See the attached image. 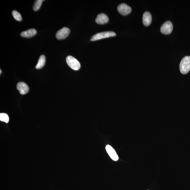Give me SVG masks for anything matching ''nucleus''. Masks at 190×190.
<instances>
[{"instance_id": "obj_3", "label": "nucleus", "mask_w": 190, "mask_h": 190, "mask_svg": "<svg viewBox=\"0 0 190 190\" xmlns=\"http://www.w3.org/2000/svg\"><path fill=\"white\" fill-rule=\"evenodd\" d=\"M66 62L69 67L73 70L77 71L81 68V64L77 59L71 56H69L66 59Z\"/></svg>"}, {"instance_id": "obj_14", "label": "nucleus", "mask_w": 190, "mask_h": 190, "mask_svg": "<svg viewBox=\"0 0 190 190\" xmlns=\"http://www.w3.org/2000/svg\"><path fill=\"white\" fill-rule=\"evenodd\" d=\"M12 15H13L14 18L15 20L18 21H20L22 20V17L20 14L16 10H13L12 12Z\"/></svg>"}, {"instance_id": "obj_9", "label": "nucleus", "mask_w": 190, "mask_h": 190, "mask_svg": "<svg viewBox=\"0 0 190 190\" xmlns=\"http://www.w3.org/2000/svg\"><path fill=\"white\" fill-rule=\"evenodd\" d=\"M109 17L105 14L101 13L97 16L95 19V22L97 23L104 24L107 23L109 22Z\"/></svg>"}, {"instance_id": "obj_6", "label": "nucleus", "mask_w": 190, "mask_h": 190, "mask_svg": "<svg viewBox=\"0 0 190 190\" xmlns=\"http://www.w3.org/2000/svg\"><path fill=\"white\" fill-rule=\"evenodd\" d=\"M117 10L119 13L123 15H127L130 13L132 8L130 6L125 3H122L118 6Z\"/></svg>"}, {"instance_id": "obj_10", "label": "nucleus", "mask_w": 190, "mask_h": 190, "mask_svg": "<svg viewBox=\"0 0 190 190\" xmlns=\"http://www.w3.org/2000/svg\"><path fill=\"white\" fill-rule=\"evenodd\" d=\"M152 16L149 12H145L143 16V23L144 25L148 26L151 24L152 22Z\"/></svg>"}, {"instance_id": "obj_13", "label": "nucleus", "mask_w": 190, "mask_h": 190, "mask_svg": "<svg viewBox=\"0 0 190 190\" xmlns=\"http://www.w3.org/2000/svg\"><path fill=\"white\" fill-rule=\"evenodd\" d=\"M43 1V0H37L35 1L33 8L34 11H37L40 9Z\"/></svg>"}, {"instance_id": "obj_7", "label": "nucleus", "mask_w": 190, "mask_h": 190, "mask_svg": "<svg viewBox=\"0 0 190 190\" xmlns=\"http://www.w3.org/2000/svg\"><path fill=\"white\" fill-rule=\"evenodd\" d=\"M106 151L112 159L115 161H117L119 157L115 150L112 146L109 145H107L105 147Z\"/></svg>"}, {"instance_id": "obj_11", "label": "nucleus", "mask_w": 190, "mask_h": 190, "mask_svg": "<svg viewBox=\"0 0 190 190\" xmlns=\"http://www.w3.org/2000/svg\"><path fill=\"white\" fill-rule=\"evenodd\" d=\"M36 33L37 31L36 29H31L22 32L20 33V36L23 37L30 38L35 36Z\"/></svg>"}, {"instance_id": "obj_1", "label": "nucleus", "mask_w": 190, "mask_h": 190, "mask_svg": "<svg viewBox=\"0 0 190 190\" xmlns=\"http://www.w3.org/2000/svg\"><path fill=\"white\" fill-rule=\"evenodd\" d=\"M179 69L182 74H187L190 71V57L186 56L183 58L179 65Z\"/></svg>"}, {"instance_id": "obj_15", "label": "nucleus", "mask_w": 190, "mask_h": 190, "mask_svg": "<svg viewBox=\"0 0 190 190\" xmlns=\"http://www.w3.org/2000/svg\"><path fill=\"white\" fill-rule=\"evenodd\" d=\"M0 120L7 123L9 121V117L6 113H1L0 114Z\"/></svg>"}, {"instance_id": "obj_4", "label": "nucleus", "mask_w": 190, "mask_h": 190, "mask_svg": "<svg viewBox=\"0 0 190 190\" xmlns=\"http://www.w3.org/2000/svg\"><path fill=\"white\" fill-rule=\"evenodd\" d=\"M161 32L163 34L168 35L171 34L173 30V25L170 21H167L163 24L161 28Z\"/></svg>"}, {"instance_id": "obj_5", "label": "nucleus", "mask_w": 190, "mask_h": 190, "mask_svg": "<svg viewBox=\"0 0 190 190\" xmlns=\"http://www.w3.org/2000/svg\"><path fill=\"white\" fill-rule=\"evenodd\" d=\"M70 32V30L69 28L64 27L57 31L56 36L57 39H64L69 35Z\"/></svg>"}, {"instance_id": "obj_12", "label": "nucleus", "mask_w": 190, "mask_h": 190, "mask_svg": "<svg viewBox=\"0 0 190 190\" xmlns=\"http://www.w3.org/2000/svg\"><path fill=\"white\" fill-rule=\"evenodd\" d=\"M46 62V57L44 55H42L40 57L39 61L36 66V69H42L44 65Z\"/></svg>"}, {"instance_id": "obj_8", "label": "nucleus", "mask_w": 190, "mask_h": 190, "mask_svg": "<svg viewBox=\"0 0 190 190\" xmlns=\"http://www.w3.org/2000/svg\"><path fill=\"white\" fill-rule=\"evenodd\" d=\"M17 90H19L20 94L22 95H25L29 92V88L28 85L24 82H20L17 85Z\"/></svg>"}, {"instance_id": "obj_2", "label": "nucleus", "mask_w": 190, "mask_h": 190, "mask_svg": "<svg viewBox=\"0 0 190 190\" xmlns=\"http://www.w3.org/2000/svg\"><path fill=\"white\" fill-rule=\"evenodd\" d=\"M116 34L113 31H105V32H101L97 33L92 37L90 41H93L105 38L112 37L115 36Z\"/></svg>"}, {"instance_id": "obj_16", "label": "nucleus", "mask_w": 190, "mask_h": 190, "mask_svg": "<svg viewBox=\"0 0 190 190\" xmlns=\"http://www.w3.org/2000/svg\"><path fill=\"white\" fill-rule=\"evenodd\" d=\"M0 71H1V72H0V73H1V72H2V71H1V70H0Z\"/></svg>"}]
</instances>
